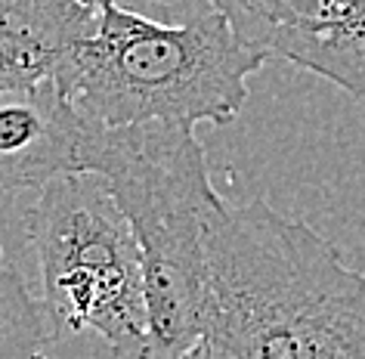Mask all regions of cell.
<instances>
[{"label":"cell","mask_w":365,"mask_h":359,"mask_svg":"<svg viewBox=\"0 0 365 359\" xmlns=\"http://www.w3.org/2000/svg\"><path fill=\"white\" fill-rule=\"evenodd\" d=\"M192 356H365V273L307 220L223 201L207 229Z\"/></svg>","instance_id":"1"},{"label":"cell","mask_w":365,"mask_h":359,"mask_svg":"<svg viewBox=\"0 0 365 359\" xmlns=\"http://www.w3.org/2000/svg\"><path fill=\"white\" fill-rule=\"evenodd\" d=\"M267 62L211 0L205 13L180 25L145 19L118 0H96L93 31L71 44L53 78L106 124L195 131L230 124Z\"/></svg>","instance_id":"2"},{"label":"cell","mask_w":365,"mask_h":359,"mask_svg":"<svg viewBox=\"0 0 365 359\" xmlns=\"http://www.w3.org/2000/svg\"><path fill=\"white\" fill-rule=\"evenodd\" d=\"M90 173L108 183L140 242L152 356H192L202 335L207 229L226 201L195 131L103 121Z\"/></svg>","instance_id":"3"},{"label":"cell","mask_w":365,"mask_h":359,"mask_svg":"<svg viewBox=\"0 0 365 359\" xmlns=\"http://www.w3.org/2000/svg\"><path fill=\"white\" fill-rule=\"evenodd\" d=\"M38 254L50 350L152 356L143 251L99 173H66L38 189L25 217Z\"/></svg>","instance_id":"4"},{"label":"cell","mask_w":365,"mask_h":359,"mask_svg":"<svg viewBox=\"0 0 365 359\" xmlns=\"http://www.w3.org/2000/svg\"><path fill=\"white\" fill-rule=\"evenodd\" d=\"M235 34L365 99V0H211Z\"/></svg>","instance_id":"5"},{"label":"cell","mask_w":365,"mask_h":359,"mask_svg":"<svg viewBox=\"0 0 365 359\" xmlns=\"http://www.w3.org/2000/svg\"><path fill=\"white\" fill-rule=\"evenodd\" d=\"M103 121L84 112L56 78L0 90V198L66 173H90Z\"/></svg>","instance_id":"6"},{"label":"cell","mask_w":365,"mask_h":359,"mask_svg":"<svg viewBox=\"0 0 365 359\" xmlns=\"http://www.w3.org/2000/svg\"><path fill=\"white\" fill-rule=\"evenodd\" d=\"M93 25L90 0H0V90L53 78L68 47Z\"/></svg>","instance_id":"7"},{"label":"cell","mask_w":365,"mask_h":359,"mask_svg":"<svg viewBox=\"0 0 365 359\" xmlns=\"http://www.w3.org/2000/svg\"><path fill=\"white\" fill-rule=\"evenodd\" d=\"M50 353V328L43 303L29 291L22 275L0 266V359Z\"/></svg>","instance_id":"8"},{"label":"cell","mask_w":365,"mask_h":359,"mask_svg":"<svg viewBox=\"0 0 365 359\" xmlns=\"http://www.w3.org/2000/svg\"><path fill=\"white\" fill-rule=\"evenodd\" d=\"M90 4H96V0H90Z\"/></svg>","instance_id":"9"}]
</instances>
